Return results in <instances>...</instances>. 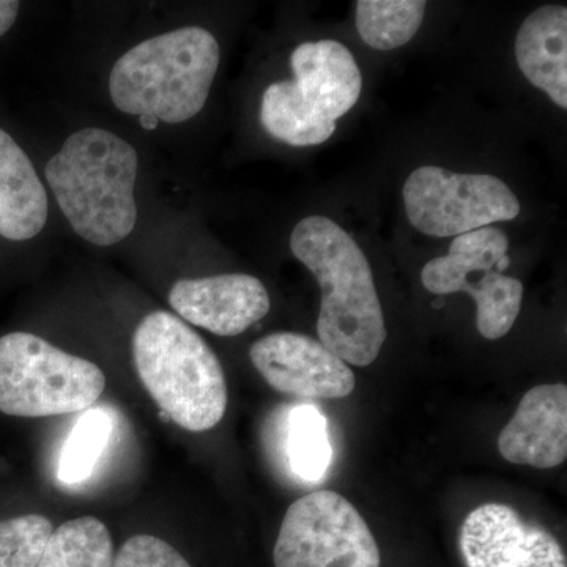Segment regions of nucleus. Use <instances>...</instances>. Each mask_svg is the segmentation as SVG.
Segmentation results:
<instances>
[{"mask_svg":"<svg viewBox=\"0 0 567 567\" xmlns=\"http://www.w3.org/2000/svg\"><path fill=\"white\" fill-rule=\"evenodd\" d=\"M293 256L322 290L317 333L344 363H374L386 341L382 303L363 249L339 224L309 216L290 235Z\"/></svg>","mask_w":567,"mask_h":567,"instance_id":"1","label":"nucleus"},{"mask_svg":"<svg viewBox=\"0 0 567 567\" xmlns=\"http://www.w3.org/2000/svg\"><path fill=\"white\" fill-rule=\"evenodd\" d=\"M140 156L117 134L84 128L71 134L44 175L74 233L89 244H121L137 221L134 199Z\"/></svg>","mask_w":567,"mask_h":567,"instance_id":"2","label":"nucleus"},{"mask_svg":"<svg viewBox=\"0 0 567 567\" xmlns=\"http://www.w3.org/2000/svg\"><path fill=\"white\" fill-rule=\"evenodd\" d=\"M219 66V44L203 28H183L136 44L111 71L118 111L183 123L204 110Z\"/></svg>","mask_w":567,"mask_h":567,"instance_id":"3","label":"nucleus"},{"mask_svg":"<svg viewBox=\"0 0 567 567\" xmlns=\"http://www.w3.org/2000/svg\"><path fill=\"white\" fill-rule=\"evenodd\" d=\"M133 360L142 385L175 424L207 432L221 423L229 399L223 365L181 317L145 316L133 334Z\"/></svg>","mask_w":567,"mask_h":567,"instance_id":"4","label":"nucleus"},{"mask_svg":"<svg viewBox=\"0 0 567 567\" xmlns=\"http://www.w3.org/2000/svg\"><path fill=\"white\" fill-rule=\"evenodd\" d=\"M293 81L268 85L260 122L275 140L293 147L323 144L363 89L352 52L334 40L308 41L290 58Z\"/></svg>","mask_w":567,"mask_h":567,"instance_id":"5","label":"nucleus"},{"mask_svg":"<svg viewBox=\"0 0 567 567\" xmlns=\"http://www.w3.org/2000/svg\"><path fill=\"white\" fill-rule=\"evenodd\" d=\"M106 388L92 361L63 352L31 333L0 338V412L43 417L84 412Z\"/></svg>","mask_w":567,"mask_h":567,"instance_id":"6","label":"nucleus"},{"mask_svg":"<svg viewBox=\"0 0 567 567\" xmlns=\"http://www.w3.org/2000/svg\"><path fill=\"white\" fill-rule=\"evenodd\" d=\"M275 567H380L382 555L360 511L333 491L292 503L274 551Z\"/></svg>","mask_w":567,"mask_h":567,"instance_id":"7","label":"nucleus"},{"mask_svg":"<svg viewBox=\"0 0 567 567\" xmlns=\"http://www.w3.org/2000/svg\"><path fill=\"white\" fill-rule=\"evenodd\" d=\"M404 204L410 224L436 238L511 221L520 213L516 194L494 175L456 174L439 166L420 167L409 175Z\"/></svg>","mask_w":567,"mask_h":567,"instance_id":"8","label":"nucleus"},{"mask_svg":"<svg viewBox=\"0 0 567 567\" xmlns=\"http://www.w3.org/2000/svg\"><path fill=\"white\" fill-rule=\"evenodd\" d=\"M249 358L268 385L295 398L344 399L357 386L352 369L309 336H265L254 342Z\"/></svg>","mask_w":567,"mask_h":567,"instance_id":"9","label":"nucleus"},{"mask_svg":"<svg viewBox=\"0 0 567 567\" xmlns=\"http://www.w3.org/2000/svg\"><path fill=\"white\" fill-rule=\"evenodd\" d=\"M458 546L466 567H567L565 551L547 529L528 524L502 503L472 511Z\"/></svg>","mask_w":567,"mask_h":567,"instance_id":"10","label":"nucleus"},{"mask_svg":"<svg viewBox=\"0 0 567 567\" xmlns=\"http://www.w3.org/2000/svg\"><path fill=\"white\" fill-rule=\"evenodd\" d=\"M181 319L213 334L238 336L270 312V295L254 276L230 274L182 279L169 293Z\"/></svg>","mask_w":567,"mask_h":567,"instance_id":"11","label":"nucleus"},{"mask_svg":"<svg viewBox=\"0 0 567 567\" xmlns=\"http://www.w3.org/2000/svg\"><path fill=\"white\" fill-rule=\"evenodd\" d=\"M498 451L511 464L540 470L561 465L567 457L566 385L532 388L499 432Z\"/></svg>","mask_w":567,"mask_h":567,"instance_id":"12","label":"nucleus"},{"mask_svg":"<svg viewBox=\"0 0 567 567\" xmlns=\"http://www.w3.org/2000/svg\"><path fill=\"white\" fill-rule=\"evenodd\" d=\"M518 69L561 110L567 107V9L540 7L524 21L516 39Z\"/></svg>","mask_w":567,"mask_h":567,"instance_id":"13","label":"nucleus"},{"mask_svg":"<svg viewBox=\"0 0 567 567\" xmlns=\"http://www.w3.org/2000/svg\"><path fill=\"white\" fill-rule=\"evenodd\" d=\"M48 219V194L35 167L0 128V237L25 241L43 230Z\"/></svg>","mask_w":567,"mask_h":567,"instance_id":"14","label":"nucleus"},{"mask_svg":"<svg viewBox=\"0 0 567 567\" xmlns=\"http://www.w3.org/2000/svg\"><path fill=\"white\" fill-rule=\"evenodd\" d=\"M434 295L466 292L476 301V324L488 341L505 338L520 315L524 284L496 270H472L425 284Z\"/></svg>","mask_w":567,"mask_h":567,"instance_id":"15","label":"nucleus"},{"mask_svg":"<svg viewBox=\"0 0 567 567\" xmlns=\"http://www.w3.org/2000/svg\"><path fill=\"white\" fill-rule=\"evenodd\" d=\"M114 543L110 529L96 517L65 522L52 532L37 567H112Z\"/></svg>","mask_w":567,"mask_h":567,"instance_id":"16","label":"nucleus"},{"mask_svg":"<svg viewBox=\"0 0 567 567\" xmlns=\"http://www.w3.org/2000/svg\"><path fill=\"white\" fill-rule=\"evenodd\" d=\"M286 454L303 483H320L333 458L327 420L316 405H297L287 416Z\"/></svg>","mask_w":567,"mask_h":567,"instance_id":"17","label":"nucleus"},{"mask_svg":"<svg viewBox=\"0 0 567 567\" xmlns=\"http://www.w3.org/2000/svg\"><path fill=\"white\" fill-rule=\"evenodd\" d=\"M423 0H360L357 29L368 47L391 51L409 43L423 24Z\"/></svg>","mask_w":567,"mask_h":567,"instance_id":"18","label":"nucleus"},{"mask_svg":"<svg viewBox=\"0 0 567 567\" xmlns=\"http://www.w3.org/2000/svg\"><path fill=\"white\" fill-rule=\"evenodd\" d=\"M112 434V421L102 409L84 413L74 425L63 446L59 477L66 484H78L92 475L106 450Z\"/></svg>","mask_w":567,"mask_h":567,"instance_id":"19","label":"nucleus"},{"mask_svg":"<svg viewBox=\"0 0 567 567\" xmlns=\"http://www.w3.org/2000/svg\"><path fill=\"white\" fill-rule=\"evenodd\" d=\"M54 532L40 514L0 522V567H37Z\"/></svg>","mask_w":567,"mask_h":567,"instance_id":"20","label":"nucleus"},{"mask_svg":"<svg viewBox=\"0 0 567 567\" xmlns=\"http://www.w3.org/2000/svg\"><path fill=\"white\" fill-rule=\"evenodd\" d=\"M112 567H192L181 551L159 537H130L114 557Z\"/></svg>","mask_w":567,"mask_h":567,"instance_id":"21","label":"nucleus"},{"mask_svg":"<svg viewBox=\"0 0 567 567\" xmlns=\"http://www.w3.org/2000/svg\"><path fill=\"white\" fill-rule=\"evenodd\" d=\"M20 7L14 0H0V37L6 35L17 21Z\"/></svg>","mask_w":567,"mask_h":567,"instance_id":"22","label":"nucleus"},{"mask_svg":"<svg viewBox=\"0 0 567 567\" xmlns=\"http://www.w3.org/2000/svg\"><path fill=\"white\" fill-rule=\"evenodd\" d=\"M159 125V122L156 118L152 117H141V126L145 130H155L156 126Z\"/></svg>","mask_w":567,"mask_h":567,"instance_id":"23","label":"nucleus"},{"mask_svg":"<svg viewBox=\"0 0 567 567\" xmlns=\"http://www.w3.org/2000/svg\"><path fill=\"white\" fill-rule=\"evenodd\" d=\"M509 256L502 257V259H499V262L496 264V271H498V274H503V271L507 270V267H509Z\"/></svg>","mask_w":567,"mask_h":567,"instance_id":"24","label":"nucleus"}]
</instances>
